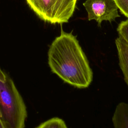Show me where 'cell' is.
<instances>
[{
  "mask_svg": "<svg viewBox=\"0 0 128 128\" xmlns=\"http://www.w3.org/2000/svg\"><path fill=\"white\" fill-rule=\"evenodd\" d=\"M48 57L52 72L65 82L79 88L91 84L92 71L85 54L76 36L65 32L62 26L49 48Z\"/></svg>",
  "mask_w": 128,
  "mask_h": 128,
  "instance_id": "cell-1",
  "label": "cell"
},
{
  "mask_svg": "<svg viewBox=\"0 0 128 128\" xmlns=\"http://www.w3.org/2000/svg\"><path fill=\"white\" fill-rule=\"evenodd\" d=\"M27 111L12 79L0 80V120L4 128H24Z\"/></svg>",
  "mask_w": 128,
  "mask_h": 128,
  "instance_id": "cell-2",
  "label": "cell"
},
{
  "mask_svg": "<svg viewBox=\"0 0 128 128\" xmlns=\"http://www.w3.org/2000/svg\"><path fill=\"white\" fill-rule=\"evenodd\" d=\"M29 7L44 22L52 24L68 22L78 0H26Z\"/></svg>",
  "mask_w": 128,
  "mask_h": 128,
  "instance_id": "cell-3",
  "label": "cell"
},
{
  "mask_svg": "<svg viewBox=\"0 0 128 128\" xmlns=\"http://www.w3.org/2000/svg\"><path fill=\"white\" fill-rule=\"evenodd\" d=\"M83 6L88 20H95L99 26L104 20L111 22L120 16L114 0H86Z\"/></svg>",
  "mask_w": 128,
  "mask_h": 128,
  "instance_id": "cell-4",
  "label": "cell"
},
{
  "mask_svg": "<svg viewBox=\"0 0 128 128\" xmlns=\"http://www.w3.org/2000/svg\"><path fill=\"white\" fill-rule=\"evenodd\" d=\"M115 43L118 51L119 66L124 80L128 86V44L120 36L116 38Z\"/></svg>",
  "mask_w": 128,
  "mask_h": 128,
  "instance_id": "cell-5",
  "label": "cell"
},
{
  "mask_svg": "<svg viewBox=\"0 0 128 128\" xmlns=\"http://www.w3.org/2000/svg\"><path fill=\"white\" fill-rule=\"evenodd\" d=\"M112 122L114 128H128V104L121 102L118 104Z\"/></svg>",
  "mask_w": 128,
  "mask_h": 128,
  "instance_id": "cell-6",
  "label": "cell"
},
{
  "mask_svg": "<svg viewBox=\"0 0 128 128\" xmlns=\"http://www.w3.org/2000/svg\"><path fill=\"white\" fill-rule=\"evenodd\" d=\"M36 128H68L64 120L59 118H52L42 123Z\"/></svg>",
  "mask_w": 128,
  "mask_h": 128,
  "instance_id": "cell-7",
  "label": "cell"
},
{
  "mask_svg": "<svg viewBox=\"0 0 128 128\" xmlns=\"http://www.w3.org/2000/svg\"><path fill=\"white\" fill-rule=\"evenodd\" d=\"M120 36L128 44V20L121 22L117 28Z\"/></svg>",
  "mask_w": 128,
  "mask_h": 128,
  "instance_id": "cell-8",
  "label": "cell"
},
{
  "mask_svg": "<svg viewBox=\"0 0 128 128\" xmlns=\"http://www.w3.org/2000/svg\"><path fill=\"white\" fill-rule=\"evenodd\" d=\"M121 13L128 18V0H114Z\"/></svg>",
  "mask_w": 128,
  "mask_h": 128,
  "instance_id": "cell-9",
  "label": "cell"
},
{
  "mask_svg": "<svg viewBox=\"0 0 128 128\" xmlns=\"http://www.w3.org/2000/svg\"><path fill=\"white\" fill-rule=\"evenodd\" d=\"M6 76V74L0 68V80L2 81L5 80Z\"/></svg>",
  "mask_w": 128,
  "mask_h": 128,
  "instance_id": "cell-10",
  "label": "cell"
},
{
  "mask_svg": "<svg viewBox=\"0 0 128 128\" xmlns=\"http://www.w3.org/2000/svg\"><path fill=\"white\" fill-rule=\"evenodd\" d=\"M0 128H4V126H3V125H2V123L1 121H0Z\"/></svg>",
  "mask_w": 128,
  "mask_h": 128,
  "instance_id": "cell-11",
  "label": "cell"
}]
</instances>
